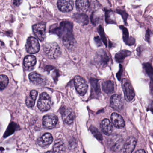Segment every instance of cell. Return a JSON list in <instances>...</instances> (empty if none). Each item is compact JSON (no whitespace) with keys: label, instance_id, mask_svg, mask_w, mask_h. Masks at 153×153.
I'll return each mask as SVG.
<instances>
[{"label":"cell","instance_id":"obj_39","mask_svg":"<svg viewBox=\"0 0 153 153\" xmlns=\"http://www.w3.org/2000/svg\"><path fill=\"white\" fill-rule=\"evenodd\" d=\"M94 40H95V42L96 44L98 45V46H102V42L99 36H96L94 38Z\"/></svg>","mask_w":153,"mask_h":153},{"label":"cell","instance_id":"obj_15","mask_svg":"<svg viewBox=\"0 0 153 153\" xmlns=\"http://www.w3.org/2000/svg\"><path fill=\"white\" fill-rule=\"evenodd\" d=\"M53 141V137L52 135L49 133H46L41 137L37 139V143L41 147H45L49 145Z\"/></svg>","mask_w":153,"mask_h":153},{"label":"cell","instance_id":"obj_34","mask_svg":"<svg viewBox=\"0 0 153 153\" xmlns=\"http://www.w3.org/2000/svg\"><path fill=\"white\" fill-rule=\"evenodd\" d=\"M116 11L118 13H119V14H121L125 23L126 24L127 20L128 17V13L126 12L125 10H122L121 9H117Z\"/></svg>","mask_w":153,"mask_h":153},{"label":"cell","instance_id":"obj_20","mask_svg":"<svg viewBox=\"0 0 153 153\" xmlns=\"http://www.w3.org/2000/svg\"><path fill=\"white\" fill-rule=\"evenodd\" d=\"M73 19L75 22L82 25H86L89 22V19L88 16L84 13H75L73 16Z\"/></svg>","mask_w":153,"mask_h":153},{"label":"cell","instance_id":"obj_1","mask_svg":"<svg viewBox=\"0 0 153 153\" xmlns=\"http://www.w3.org/2000/svg\"><path fill=\"white\" fill-rule=\"evenodd\" d=\"M72 29V24L70 22L64 21L60 22L59 25H53L50 29V31L57 34L63 39L64 45L67 49H72L75 45Z\"/></svg>","mask_w":153,"mask_h":153},{"label":"cell","instance_id":"obj_27","mask_svg":"<svg viewBox=\"0 0 153 153\" xmlns=\"http://www.w3.org/2000/svg\"><path fill=\"white\" fill-rule=\"evenodd\" d=\"M103 19V15L99 12L93 13L91 16V21L94 24H98Z\"/></svg>","mask_w":153,"mask_h":153},{"label":"cell","instance_id":"obj_31","mask_svg":"<svg viewBox=\"0 0 153 153\" xmlns=\"http://www.w3.org/2000/svg\"><path fill=\"white\" fill-rule=\"evenodd\" d=\"M17 125L15 123L12 122V123H11L8 127L7 130H6L5 134H4V137H7L10 136V135L13 134V132L15 131V129L17 128Z\"/></svg>","mask_w":153,"mask_h":153},{"label":"cell","instance_id":"obj_10","mask_svg":"<svg viewBox=\"0 0 153 153\" xmlns=\"http://www.w3.org/2000/svg\"><path fill=\"white\" fill-rule=\"evenodd\" d=\"M110 106L115 110H121L124 108V103L121 96L116 94L112 95L110 99Z\"/></svg>","mask_w":153,"mask_h":153},{"label":"cell","instance_id":"obj_14","mask_svg":"<svg viewBox=\"0 0 153 153\" xmlns=\"http://www.w3.org/2000/svg\"><path fill=\"white\" fill-rule=\"evenodd\" d=\"M112 123L118 128H123L125 126V122L122 116L116 113H112L111 116Z\"/></svg>","mask_w":153,"mask_h":153},{"label":"cell","instance_id":"obj_9","mask_svg":"<svg viewBox=\"0 0 153 153\" xmlns=\"http://www.w3.org/2000/svg\"><path fill=\"white\" fill-rule=\"evenodd\" d=\"M43 125L48 128H53L55 126L58 121L57 117L54 114L46 115L43 118Z\"/></svg>","mask_w":153,"mask_h":153},{"label":"cell","instance_id":"obj_8","mask_svg":"<svg viewBox=\"0 0 153 153\" xmlns=\"http://www.w3.org/2000/svg\"><path fill=\"white\" fill-rule=\"evenodd\" d=\"M32 29L37 38L40 41H43L46 36V24L43 23L35 24L32 27Z\"/></svg>","mask_w":153,"mask_h":153},{"label":"cell","instance_id":"obj_30","mask_svg":"<svg viewBox=\"0 0 153 153\" xmlns=\"http://www.w3.org/2000/svg\"><path fill=\"white\" fill-rule=\"evenodd\" d=\"M9 79L6 75L2 74L0 76V88L1 91L4 89L8 85Z\"/></svg>","mask_w":153,"mask_h":153},{"label":"cell","instance_id":"obj_40","mask_svg":"<svg viewBox=\"0 0 153 153\" xmlns=\"http://www.w3.org/2000/svg\"><path fill=\"white\" fill-rule=\"evenodd\" d=\"M21 4V0H14L13 4L15 6H19Z\"/></svg>","mask_w":153,"mask_h":153},{"label":"cell","instance_id":"obj_37","mask_svg":"<svg viewBox=\"0 0 153 153\" xmlns=\"http://www.w3.org/2000/svg\"><path fill=\"white\" fill-rule=\"evenodd\" d=\"M122 72H123V67H122V65H119V71L116 74L117 77L119 81H120L121 79V75H122Z\"/></svg>","mask_w":153,"mask_h":153},{"label":"cell","instance_id":"obj_3","mask_svg":"<svg viewBox=\"0 0 153 153\" xmlns=\"http://www.w3.org/2000/svg\"><path fill=\"white\" fill-rule=\"evenodd\" d=\"M109 146L112 151L118 152L121 151L124 147L125 143L124 139L119 135L111 136L108 141Z\"/></svg>","mask_w":153,"mask_h":153},{"label":"cell","instance_id":"obj_41","mask_svg":"<svg viewBox=\"0 0 153 153\" xmlns=\"http://www.w3.org/2000/svg\"><path fill=\"white\" fill-rule=\"evenodd\" d=\"M135 153H146V152L144 150H140L137 151Z\"/></svg>","mask_w":153,"mask_h":153},{"label":"cell","instance_id":"obj_36","mask_svg":"<svg viewBox=\"0 0 153 153\" xmlns=\"http://www.w3.org/2000/svg\"><path fill=\"white\" fill-rule=\"evenodd\" d=\"M152 32L150 29H147L146 31V34L145 38L146 41L150 43L151 42V35H152Z\"/></svg>","mask_w":153,"mask_h":153},{"label":"cell","instance_id":"obj_33","mask_svg":"<svg viewBox=\"0 0 153 153\" xmlns=\"http://www.w3.org/2000/svg\"><path fill=\"white\" fill-rule=\"evenodd\" d=\"M99 32L100 35L103 41V43L105 44L106 47L107 46V39H106V36H105V33H104V30L103 28L101 26H100L99 27Z\"/></svg>","mask_w":153,"mask_h":153},{"label":"cell","instance_id":"obj_11","mask_svg":"<svg viewBox=\"0 0 153 153\" xmlns=\"http://www.w3.org/2000/svg\"><path fill=\"white\" fill-rule=\"evenodd\" d=\"M57 5L58 9L64 13L71 11L74 7L73 2L72 0H58Z\"/></svg>","mask_w":153,"mask_h":153},{"label":"cell","instance_id":"obj_17","mask_svg":"<svg viewBox=\"0 0 153 153\" xmlns=\"http://www.w3.org/2000/svg\"><path fill=\"white\" fill-rule=\"evenodd\" d=\"M76 8L80 13L86 12L90 7V3L88 0H76Z\"/></svg>","mask_w":153,"mask_h":153},{"label":"cell","instance_id":"obj_38","mask_svg":"<svg viewBox=\"0 0 153 153\" xmlns=\"http://www.w3.org/2000/svg\"><path fill=\"white\" fill-rule=\"evenodd\" d=\"M38 92L36 90H32L30 92V96L33 98L34 100H36L37 99V96Z\"/></svg>","mask_w":153,"mask_h":153},{"label":"cell","instance_id":"obj_23","mask_svg":"<svg viewBox=\"0 0 153 153\" xmlns=\"http://www.w3.org/2000/svg\"><path fill=\"white\" fill-rule=\"evenodd\" d=\"M102 88L106 93H112L114 91V82L110 80L104 81L102 84Z\"/></svg>","mask_w":153,"mask_h":153},{"label":"cell","instance_id":"obj_6","mask_svg":"<svg viewBox=\"0 0 153 153\" xmlns=\"http://www.w3.org/2000/svg\"><path fill=\"white\" fill-rule=\"evenodd\" d=\"M40 49L39 41L37 39L32 37L28 38L27 39L26 45V51L31 54L38 53Z\"/></svg>","mask_w":153,"mask_h":153},{"label":"cell","instance_id":"obj_5","mask_svg":"<svg viewBox=\"0 0 153 153\" xmlns=\"http://www.w3.org/2000/svg\"><path fill=\"white\" fill-rule=\"evenodd\" d=\"M74 84L77 92L81 95L84 96L87 92L88 85L84 78L77 75L74 78Z\"/></svg>","mask_w":153,"mask_h":153},{"label":"cell","instance_id":"obj_19","mask_svg":"<svg viewBox=\"0 0 153 153\" xmlns=\"http://www.w3.org/2000/svg\"><path fill=\"white\" fill-rule=\"evenodd\" d=\"M120 28L122 30L123 32V40L127 45H133L135 44V40L134 38L129 37V33L127 29L123 26H119Z\"/></svg>","mask_w":153,"mask_h":153},{"label":"cell","instance_id":"obj_24","mask_svg":"<svg viewBox=\"0 0 153 153\" xmlns=\"http://www.w3.org/2000/svg\"><path fill=\"white\" fill-rule=\"evenodd\" d=\"M37 62V59L36 57L33 55H28L24 58L23 64L24 66L26 68L34 66Z\"/></svg>","mask_w":153,"mask_h":153},{"label":"cell","instance_id":"obj_35","mask_svg":"<svg viewBox=\"0 0 153 153\" xmlns=\"http://www.w3.org/2000/svg\"><path fill=\"white\" fill-rule=\"evenodd\" d=\"M35 100H36L31 98L30 96H28L26 100V105L29 108H32L35 105Z\"/></svg>","mask_w":153,"mask_h":153},{"label":"cell","instance_id":"obj_13","mask_svg":"<svg viewBox=\"0 0 153 153\" xmlns=\"http://www.w3.org/2000/svg\"><path fill=\"white\" fill-rule=\"evenodd\" d=\"M29 78L36 85H42L46 82L45 77L36 72H32L30 74Z\"/></svg>","mask_w":153,"mask_h":153},{"label":"cell","instance_id":"obj_22","mask_svg":"<svg viewBox=\"0 0 153 153\" xmlns=\"http://www.w3.org/2000/svg\"><path fill=\"white\" fill-rule=\"evenodd\" d=\"M131 52L129 50H122L117 53L115 55L116 61L118 63H122L124 62L125 58L130 56Z\"/></svg>","mask_w":153,"mask_h":153},{"label":"cell","instance_id":"obj_26","mask_svg":"<svg viewBox=\"0 0 153 153\" xmlns=\"http://www.w3.org/2000/svg\"><path fill=\"white\" fill-rule=\"evenodd\" d=\"M143 68L146 74L149 76L151 81L153 83V67L150 63H146L143 64Z\"/></svg>","mask_w":153,"mask_h":153},{"label":"cell","instance_id":"obj_2","mask_svg":"<svg viewBox=\"0 0 153 153\" xmlns=\"http://www.w3.org/2000/svg\"><path fill=\"white\" fill-rule=\"evenodd\" d=\"M43 49L46 54L51 59H57L61 54L60 48L57 43H47L43 46Z\"/></svg>","mask_w":153,"mask_h":153},{"label":"cell","instance_id":"obj_12","mask_svg":"<svg viewBox=\"0 0 153 153\" xmlns=\"http://www.w3.org/2000/svg\"><path fill=\"white\" fill-rule=\"evenodd\" d=\"M137 141L135 138L130 137L128 138L124 144L123 153H132L134 150L136 146Z\"/></svg>","mask_w":153,"mask_h":153},{"label":"cell","instance_id":"obj_18","mask_svg":"<svg viewBox=\"0 0 153 153\" xmlns=\"http://www.w3.org/2000/svg\"><path fill=\"white\" fill-rule=\"evenodd\" d=\"M101 128L103 133L107 135H110L113 131L112 123L107 119H105L102 121Z\"/></svg>","mask_w":153,"mask_h":153},{"label":"cell","instance_id":"obj_4","mask_svg":"<svg viewBox=\"0 0 153 153\" xmlns=\"http://www.w3.org/2000/svg\"><path fill=\"white\" fill-rule=\"evenodd\" d=\"M51 99L49 94L46 92L40 94L37 102V107L42 111H47L51 108Z\"/></svg>","mask_w":153,"mask_h":153},{"label":"cell","instance_id":"obj_7","mask_svg":"<svg viewBox=\"0 0 153 153\" xmlns=\"http://www.w3.org/2000/svg\"><path fill=\"white\" fill-rule=\"evenodd\" d=\"M122 88L127 100L132 101L135 97V92L132 85L127 80H124L122 82Z\"/></svg>","mask_w":153,"mask_h":153},{"label":"cell","instance_id":"obj_21","mask_svg":"<svg viewBox=\"0 0 153 153\" xmlns=\"http://www.w3.org/2000/svg\"><path fill=\"white\" fill-rule=\"evenodd\" d=\"M66 147L64 143L61 139H58L55 141L53 146V152L54 153H64Z\"/></svg>","mask_w":153,"mask_h":153},{"label":"cell","instance_id":"obj_32","mask_svg":"<svg viewBox=\"0 0 153 153\" xmlns=\"http://www.w3.org/2000/svg\"><path fill=\"white\" fill-rule=\"evenodd\" d=\"M90 130L91 132H92L93 134L98 140H100V141L102 140L103 138H102V135L100 133L99 131V130L93 126H91L90 128Z\"/></svg>","mask_w":153,"mask_h":153},{"label":"cell","instance_id":"obj_29","mask_svg":"<svg viewBox=\"0 0 153 153\" xmlns=\"http://www.w3.org/2000/svg\"><path fill=\"white\" fill-rule=\"evenodd\" d=\"M99 55V62L101 63V64L103 65L107 64L109 60V58L107 55L105 51H102V52Z\"/></svg>","mask_w":153,"mask_h":153},{"label":"cell","instance_id":"obj_16","mask_svg":"<svg viewBox=\"0 0 153 153\" xmlns=\"http://www.w3.org/2000/svg\"><path fill=\"white\" fill-rule=\"evenodd\" d=\"M63 120L66 124L70 125L73 122L75 119V115L73 111L71 108L65 110L62 114Z\"/></svg>","mask_w":153,"mask_h":153},{"label":"cell","instance_id":"obj_43","mask_svg":"<svg viewBox=\"0 0 153 153\" xmlns=\"http://www.w3.org/2000/svg\"><path fill=\"white\" fill-rule=\"evenodd\" d=\"M84 153H85V152H84Z\"/></svg>","mask_w":153,"mask_h":153},{"label":"cell","instance_id":"obj_28","mask_svg":"<svg viewBox=\"0 0 153 153\" xmlns=\"http://www.w3.org/2000/svg\"><path fill=\"white\" fill-rule=\"evenodd\" d=\"M106 21L107 23H116L115 16L113 12L109 10H107L105 13Z\"/></svg>","mask_w":153,"mask_h":153},{"label":"cell","instance_id":"obj_25","mask_svg":"<svg viewBox=\"0 0 153 153\" xmlns=\"http://www.w3.org/2000/svg\"><path fill=\"white\" fill-rule=\"evenodd\" d=\"M92 91L93 94L98 95L100 93V89L99 84V80L95 78H92L90 80Z\"/></svg>","mask_w":153,"mask_h":153},{"label":"cell","instance_id":"obj_42","mask_svg":"<svg viewBox=\"0 0 153 153\" xmlns=\"http://www.w3.org/2000/svg\"><path fill=\"white\" fill-rule=\"evenodd\" d=\"M46 153H54V152H47Z\"/></svg>","mask_w":153,"mask_h":153}]
</instances>
